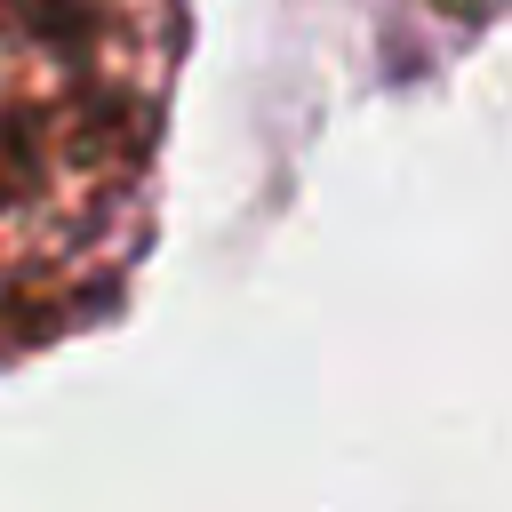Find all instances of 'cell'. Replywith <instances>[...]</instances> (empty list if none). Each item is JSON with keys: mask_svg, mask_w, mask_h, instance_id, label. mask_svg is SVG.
<instances>
[{"mask_svg": "<svg viewBox=\"0 0 512 512\" xmlns=\"http://www.w3.org/2000/svg\"><path fill=\"white\" fill-rule=\"evenodd\" d=\"M184 0H0V352L96 320L152 232Z\"/></svg>", "mask_w": 512, "mask_h": 512, "instance_id": "6da1fadb", "label": "cell"}]
</instances>
